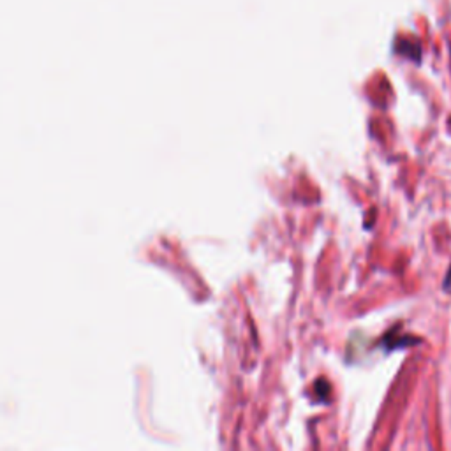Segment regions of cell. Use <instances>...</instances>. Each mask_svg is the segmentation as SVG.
<instances>
[{
	"instance_id": "6da1fadb",
	"label": "cell",
	"mask_w": 451,
	"mask_h": 451,
	"mask_svg": "<svg viewBox=\"0 0 451 451\" xmlns=\"http://www.w3.org/2000/svg\"><path fill=\"white\" fill-rule=\"evenodd\" d=\"M443 288H444V291H446V293H450V294H451V266H450V268H448L446 277H444Z\"/></svg>"
}]
</instances>
